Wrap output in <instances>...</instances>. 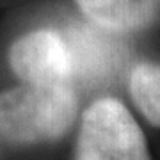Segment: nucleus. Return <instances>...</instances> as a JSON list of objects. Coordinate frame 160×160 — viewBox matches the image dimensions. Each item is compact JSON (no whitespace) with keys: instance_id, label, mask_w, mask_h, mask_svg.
I'll return each mask as SVG.
<instances>
[{"instance_id":"nucleus-1","label":"nucleus","mask_w":160,"mask_h":160,"mask_svg":"<svg viewBox=\"0 0 160 160\" xmlns=\"http://www.w3.org/2000/svg\"><path fill=\"white\" fill-rule=\"evenodd\" d=\"M75 112L71 86L25 84L0 94V132L16 142L48 141L68 130Z\"/></svg>"},{"instance_id":"nucleus-2","label":"nucleus","mask_w":160,"mask_h":160,"mask_svg":"<svg viewBox=\"0 0 160 160\" xmlns=\"http://www.w3.org/2000/svg\"><path fill=\"white\" fill-rule=\"evenodd\" d=\"M77 160H149L141 128L116 100H100L86 112Z\"/></svg>"},{"instance_id":"nucleus-3","label":"nucleus","mask_w":160,"mask_h":160,"mask_svg":"<svg viewBox=\"0 0 160 160\" xmlns=\"http://www.w3.org/2000/svg\"><path fill=\"white\" fill-rule=\"evenodd\" d=\"M64 41L71 53L75 80L86 86H102L114 80L126 62V46L116 32L96 23H69Z\"/></svg>"},{"instance_id":"nucleus-4","label":"nucleus","mask_w":160,"mask_h":160,"mask_svg":"<svg viewBox=\"0 0 160 160\" xmlns=\"http://www.w3.org/2000/svg\"><path fill=\"white\" fill-rule=\"evenodd\" d=\"M11 66L25 84L71 86L73 61L66 41L55 30H36L11 48Z\"/></svg>"},{"instance_id":"nucleus-5","label":"nucleus","mask_w":160,"mask_h":160,"mask_svg":"<svg viewBox=\"0 0 160 160\" xmlns=\"http://www.w3.org/2000/svg\"><path fill=\"white\" fill-rule=\"evenodd\" d=\"M77 4L92 23L116 34L141 29L160 12V0H77Z\"/></svg>"},{"instance_id":"nucleus-6","label":"nucleus","mask_w":160,"mask_h":160,"mask_svg":"<svg viewBox=\"0 0 160 160\" xmlns=\"http://www.w3.org/2000/svg\"><path fill=\"white\" fill-rule=\"evenodd\" d=\"M130 92L142 114L160 125V66L139 64L130 75Z\"/></svg>"}]
</instances>
